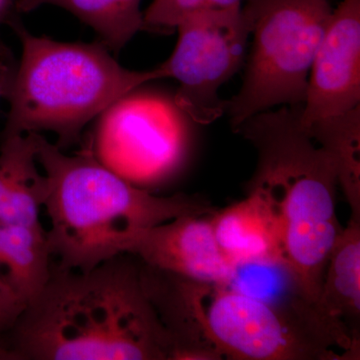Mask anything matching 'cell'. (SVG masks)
<instances>
[{
	"instance_id": "obj_15",
	"label": "cell",
	"mask_w": 360,
	"mask_h": 360,
	"mask_svg": "<svg viewBox=\"0 0 360 360\" xmlns=\"http://www.w3.org/2000/svg\"><path fill=\"white\" fill-rule=\"evenodd\" d=\"M46 231L4 226L0 234V269L27 302H32L51 276ZM1 270V269H0Z\"/></svg>"
},
{
	"instance_id": "obj_17",
	"label": "cell",
	"mask_w": 360,
	"mask_h": 360,
	"mask_svg": "<svg viewBox=\"0 0 360 360\" xmlns=\"http://www.w3.org/2000/svg\"><path fill=\"white\" fill-rule=\"evenodd\" d=\"M243 0H153L143 13L148 32L169 33L180 21L202 11H226L243 6Z\"/></svg>"
},
{
	"instance_id": "obj_13",
	"label": "cell",
	"mask_w": 360,
	"mask_h": 360,
	"mask_svg": "<svg viewBox=\"0 0 360 360\" xmlns=\"http://www.w3.org/2000/svg\"><path fill=\"white\" fill-rule=\"evenodd\" d=\"M360 217L352 214L329 255L317 310L359 336L360 312Z\"/></svg>"
},
{
	"instance_id": "obj_10",
	"label": "cell",
	"mask_w": 360,
	"mask_h": 360,
	"mask_svg": "<svg viewBox=\"0 0 360 360\" xmlns=\"http://www.w3.org/2000/svg\"><path fill=\"white\" fill-rule=\"evenodd\" d=\"M129 255L144 264L200 283L231 284L238 269L220 250L210 215H184L143 229Z\"/></svg>"
},
{
	"instance_id": "obj_9",
	"label": "cell",
	"mask_w": 360,
	"mask_h": 360,
	"mask_svg": "<svg viewBox=\"0 0 360 360\" xmlns=\"http://www.w3.org/2000/svg\"><path fill=\"white\" fill-rule=\"evenodd\" d=\"M360 106V0H342L333 9L310 70L300 122Z\"/></svg>"
},
{
	"instance_id": "obj_7",
	"label": "cell",
	"mask_w": 360,
	"mask_h": 360,
	"mask_svg": "<svg viewBox=\"0 0 360 360\" xmlns=\"http://www.w3.org/2000/svg\"><path fill=\"white\" fill-rule=\"evenodd\" d=\"M179 39L160 65L179 84L174 101L194 122L210 124L225 113L219 89L243 65L250 35L243 6L191 14L176 26Z\"/></svg>"
},
{
	"instance_id": "obj_6",
	"label": "cell",
	"mask_w": 360,
	"mask_h": 360,
	"mask_svg": "<svg viewBox=\"0 0 360 360\" xmlns=\"http://www.w3.org/2000/svg\"><path fill=\"white\" fill-rule=\"evenodd\" d=\"M252 35L243 84L225 113L232 130L276 106L303 105L310 70L333 8L329 0H245Z\"/></svg>"
},
{
	"instance_id": "obj_12",
	"label": "cell",
	"mask_w": 360,
	"mask_h": 360,
	"mask_svg": "<svg viewBox=\"0 0 360 360\" xmlns=\"http://www.w3.org/2000/svg\"><path fill=\"white\" fill-rule=\"evenodd\" d=\"M37 153L34 132L0 137V225L41 229L47 179Z\"/></svg>"
},
{
	"instance_id": "obj_21",
	"label": "cell",
	"mask_w": 360,
	"mask_h": 360,
	"mask_svg": "<svg viewBox=\"0 0 360 360\" xmlns=\"http://www.w3.org/2000/svg\"><path fill=\"white\" fill-rule=\"evenodd\" d=\"M0 360H18L8 341L4 340L2 335H0Z\"/></svg>"
},
{
	"instance_id": "obj_19",
	"label": "cell",
	"mask_w": 360,
	"mask_h": 360,
	"mask_svg": "<svg viewBox=\"0 0 360 360\" xmlns=\"http://www.w3.org/2000/svg\"><path fill=\"white\" fill-rule=\"evenodd\" d=\"M16 66L18 63L11 51L0 42V101L8 96Z\"/></svg>"
},
{
	"instance_id": "obj_3",
	"label": "cell",
	"mask_w": 360,
	"mask_h": 360,
	"mask_svg": "<svg viewBox=\"0 0 360 360\" xmlns=\"http://www.w3.org/2000/svg\"><path fill=\"white\" fill-rule=\"evenodd\" d=\"M37 160L47 179L44 207L56 269L89 271L111 258L129 255L139 232L184 215L217 212L201 196H158L134 186L96 160L89 148L77 155L35 134Z\"/></svg>"
},
{
	"instance_id": "obj_2",
	"label": "cell",
	"mask_w": 360,
	"mask_h": 360,
	"mask_svg": "<svg viewBox=\"0 0 360 360\" xmlns=\"http://www.w3.org/2000/svg\"><path fill=\"white\" fill-rule=\"evenodd\" d=\"M149 297L179 360H335L356 356L359 338L295 295L274 303L231 288L155 270Z\"/></svg>"
},
{
	"instance_id": "obj_8",
	"label": "cell",
	"mask_w": 360,
	"mask_h": 360,
	"mask_svg": "<svg viewBox=\"0 0 360 360\" xmlns=\"http://www.w3.org/2000/svg\"><path fill=\"white\" fill-rule=\"evenodd\" d=\"M125 94L96 118L89 148L111 172L139 186L172 174L184 153L174 104L136 92Z\"/></svg>"
},
{
	"instance_id": "obj_16",
	"label": "cell",
	"mask_w": 360,
	"mask_h": 360,
	"mask_svg": "<svg viewBox=\"0 0 360 360\" xmlns=\"http://www.w3.org/2000/svg\"><path fill=\"white\" fill-rule=\"evenodd\" d=\"M304 129L333 158L352 214L360 215V106L316 120Z\"/></svg>"
},
{
	"instance_id": "obj_18",
	"label": "cell",
	"mask_w": 360,
	"mask_h": 360,
	"mask_svg": "<svg viewBox=\"0 0 360 360\" xmlns=\"http://www.w3.org/2000/svg\"><path fill=\"white\" fill-rule=\"evenodd\" d=\"M27 300L0 270V335L9 333L27 307Z\"/></svg>"
},
{
	"instance_id": "obj_5",
	"label": "cell",
	"mask_w": 360,
	"mask_h": 360,
	"mask_svg": "<svg viewBox=\"0 0 360 360\" xmlns=\"http://www.w3.org/2000/svg\"><path fill=\"white\" fill-rule=\"evenodd\" d=\"M6 25L22 52L0 137L51 131L65 150L82 141L85 127L111 104L146 82L165 78L160 65L146 71L123 68L101 41L63 42L32 34L18 13Z\"/></svg>"
},
{
	"instance_id": "obj_14",
	"label": "cell",
	"mask_w": 360,
	"mask_h": 360,
	"mask_svg": "<svg viewBox=\"0 0 360 360\" xmlns=\"http://www.w3.org/2000/svg\"><path fill=\"white\" fill-rule=\"evenodd\" d=\"M141 0H16L15 11L27 13L51 4L70 11L98 35L113 53L122 51L132 37L146 30Z\"/></svg>"
},
{
	"instance_id": "obj_11",
	"label": "cell",
	"mask_w": 360,
	"mask_h": 360,
	"mask_svg": "<svg viewBox=\"0 0 360 360\" xmlns=\"http://www.w3.org/2000/svg\"><path fill=\"white\" fill-rule=\"evenodd\" d=\"M248 198L212 214L220 250L238 269L281 266L283 238L281 217L271 201L255 189Z\"/></svg>"
},
{
	"instance_id": "obj_1",
	"label": "cell",
	"mask_w": 360,
	"mask_h": 360,
	"mask_svg": "<svg viewBox=\"0 0 360 360\" xmlns=\"http://www.w3.org/2000/svg\"><path fill=\"white\" fill-rule=\"evenodd\" d=\"M8 341L16 359H172L174 343L130 255L89 271L52 269Z\"/></svg>"
},
{
	"instance_id": "obj_4",
	"label": "cell",
	"mask_w": 360,
	"mask_h": 360,
	"mask_svg": "<svg viewBox=\"0 0 360 360\" xmlns=\"http://www.w3.org/2000/svg\"><path fill=\"white\" fill-rule=\"evenodd\" d=\"M302 105L250 116L234 132L250 142L257 165L248 189L264 194L281 217V269L296 292L315 304L343 227L335 210L338 170L300 122Z\"/></svg>"
},
{
	"instance_id": "obj_20",
	"label": "cell",
	"mask_w": 360,
	"mask_h": 360,
	"mask_svg": "<svg viewBox=\"0 0 360 360\" xmlns=\"http://www.w3.org/2000/svg\"><path fill=\"white\" fill-rule=\"evenodd\" d=\"M15 0H0V25L6 23L15 11Z\"/></svg>"
}]
</instances>
